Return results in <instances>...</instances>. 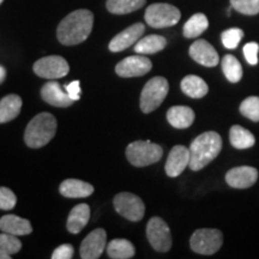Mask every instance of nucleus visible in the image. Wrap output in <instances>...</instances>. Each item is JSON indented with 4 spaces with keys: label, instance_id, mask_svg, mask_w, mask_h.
Here are the masks:
<instances>
[{
    "label": "nucleus",
    "instance_id": "nucleus-20",
    "mask_svg": "<svg viewBox=\"0 0 259 259\" xmlns=\"http://www.w3.org/2000/svg\"><path fill=\"white\" fill-rule=\"evenodd\" d=\"M0 231L14 235H28L32 232V227L28 220L16 215H5L0 219Z\"/></svg>",
    "mask_w": 259,
    "mask_h": 259
},
{
    "label": "nucleus",
    "instance_id": "nucleus-15",
    "mask_svg": "<svg viewBox=\"0 0 259 259\" xmlns=\"http://www.w3.org/2000/svg\"><path fill=\"white\" fill-rule=\"evenodd\" d=\"M145 30L144 24L142 23H136L127 29H125L124 31L119 32L116 36L112 38V41L109 42V51L111 52H121L125 51L126 48L131 47L134 44H137V41L142 37L143 32Z\"/></svg>",
    "mask_w": 259,
    "mask_h": 259
},
{
    "label": "nucleus",
    "instance_id": "nucleus-8",
    "mask_svg": "<svg viewBox=\"0 0 259 259\" xmlns=\"http://www.w3.org/2000/svg\"><path fill=\"white\" fill-rule=\"evenodd\" d=\"M113 204H114L116 212L130 221L138 222L144 218L145 206L143 200L134 193L122 192L116 194Z\"/></svg>",
    "mask_w": 259,
    "mask_h": 259
},
{
    "label": "nucleus",
    "instance_id": "nucleus-36",
    "mask_svg": "<svg viewBox=\"0 0 259 259\" xmlns=\"http://www.w3.org/2000/svg\"><path fill=\"white\" fill-rule=\"evenodd\" d=\"M74 250L72 245L70 244H64L60 245L59 247H57L54 250L53 254H52V258L53 259H71L73 257Z\"/></svg>",
    "mask_w": 259,
    "mask_h": 259
},
{
    "label": "nucleus",
    "instance_id": "nucleus-1",
    "mask_svg": "<svg viewBox=\"0 0 259 259\" xmlns=\"http://www.w3.org/2000/svg\"><path fill=\"white\" fill-rule=\"evenodd\" d=\"M94 15L89 10H77L67 15L57 29V37L66 46L82 44L93 30Z\"/></svg>",
    "mask_w": 259,
    "mask_h": 259
},
{
    "label": "nucleus",
    "instance_id": "nucleus-12",
    "mask_svg": "<svg viewBox=\"0 0 259 259\" xmlns=\"http://www.w3.org/2000/svg\"><path fill=\"white\" fill-rule=\"evenodd\" d=\"M107 241L106 231L102 228H97L90 234L85 236V239L80 245V257L83 259H97L101 257L105 250Z\"/></svg>",
    "mask_w": 259,
    "mask_h": 259
},
{
    "label": "nucleus",
    "instance_id": "nucleus-35",
    "mask_svg": "<svg viewBox=\"0 0 259 259\" xmlns=\"http://www.w3.org/2000/svg\"><path fill=\"white\" fill-rule=\"evenodd\" d=\"M258 52H259V45L257 42H248L244 47V56L245 59L250 65H257L258 64Z\"/></svg>",
    "mask_w": 259,
    "mask_h": 259
},
{
    "label": "nucleus",
    "instance_id": "nucleus-32",
    "mask_svg": "<svg viewBox=\"0 0 259 259\" xmlns=\"http://www.w3.org/2000/svg\"><path fill=\"white\" fill-rule=\"evenodd\" d=\"M244 37V31L239 28H232L225 30L221 35V40L223 46L228 50H234L239 46L241 38Z\"/></svg>",
    "mask_w": 259,
    "mask_h": 259
},
{
    "label": "nucleus",
    "instance_id": "nucleus-30",
    "mask_svg": "<svg viewBox=\"0 0 259 259\" xmlns=\"http://www.w3.org/2000/svg\"><path fill=\"white\" fill-rule=\"evenodd\" d=\"M240 113L252 121H259V97L250 96L240 105Z\"/></svg>",
    "mask_w": 259,
    "mask_h": 259
},
{
    "label": "nucleus",
    "instance_id": "nucleus-39",
    "mask_svg": "<svg viewBox=\"0 0 259 259\" xmlns=\"http://www.w3.org/2000/svg\"><path fill=\"white\" fill-rule=\"evenodd\" d=\"M11 258V254H8L5 253V252L0 251V259H10Z\"/></svg>",
    "mask_w": 259,
    "mask_h": 259
},
{
    "label": "nucleus",
    "instance_id": "nucleus-25",
    "mask_svg": "<svg viewBox=\"0 0 259 259\" xmlns=\"http://www.w3.org/2000/svg\"><path fill=\"white\" fill-rule=\"evenodd\" d=\"M107 253L113 259H130L136 253L135 246L126 239H114L107 246Z\"/></svg>",
    "mask_w": 259,
    "mask_h": 259
},
{
    "label": "nucleus",
    "instance_id": "nucleus-38",
    "mask_svg": "<svg viewBox=\"0 0 259 259\" xmlns=\"http://www.w3.org/2000/svg\"><path fill=\"white\" fill-rule=\"evenodd\" d=\"M5 77H6V70L3 66H0V84L4 82Z\"/></svg>",
    "mask_w": 259,
    "mask_h": 259
},
{
    "label": "nucleus",
    "instance_id": "nucleus-13",
    "mask_svg": "<svg viewBox=\"0 0 259 259\" xmlns=\"http://www.w3.org/2000/svg\"><path fill=\"white\" fill-rule=\"evenodd\" d=\"M258 170L254 167L240 166L227 171L226 181L233 189H248L258 180Z\"/></svg>",
    "mask_w": 259,
    "mask_h": 259
},
{
    "label": "nucleus",
    "instance_id": "nucleus-11",
    "mask_svg": "<svg viewBox=\"0 0 259 259\" xmlns=\"http://www.w3.org/2000/svg\"><path fill=\"white\" fill-rule=\"evenodd\" d=\"M153 69V63L143 56H131L125 58L115 66V72L124 78H132L147 74Z\"/></svg>",
    "mask_w": 259,
    "mask_h": 259
},
{
    "label": "nucleus",
    "instance_id": "nucleus-17",
    "mask_svg": "<svg viewBox=\"0 0 259 259\" xmlns=\"http://www.w3.org/2000/svg\"><path fill=\"white\" fill-rule=\"evenodd\" d=\"M41 96L44 101L50 103L54 107H70L74 102L71 97L67 95L66 90H64L58 82H48L42 87Z\"/></svg>",
    "mask_w": 259,
    "mask_h": 259
},
{
    "label": "nucleus",
    "instance_id": "nucleus-40",
    "mask_svg": "<svg viewBox=\"0 0 259 259\" xmlns=\"http://www.w3.org/2000/svg\"><path fill=\"white\" fill-rule=\"evenodd\" d=\"M2 3H3V0H0V4H2Z\"/></svg>",
    "mask_w": 259,
    "mask_h": 259
},
{
    "label": "nucleus",
    "instance_id": "nucleus-14",
    "mask_svg": "<svg viewBox=\"0 0 259 259\" xmlns=\"http://www.w3.org/2000/svg\"><path fill=\"white\" fill-rule=\"evenodd\" d=\"M190 164V149L184 145H176L170 150L166 162L167 176L169 178L179 177Z\"/></svg>",
    "mask_w": 259,
    "mask_h": 259
},
{
    "label": "nucleus",
    "instance_id": "nucleus-16",
    "mask_svg": "<svg viewBox=\"0 0 259 259\" xmlns=\"http://www.w3.org/2000/svg\"><path fill=\"white\" fill-rule=\"evenodd\" d=\"M190 56L196 63L206 67L216 66L220 61L218 52L205 40L193 42L190 47Z\"/></svg>",
    "mask_w": 259,
    "mask_h": 259
},
{
    "label": "nucleus",
    "instance_id": "nucleus-5",
    "mask_svg": "<svg viewBox=\"0 0 259 259\" xmlns=\"http://www.w3.org/2000/svg\"><path fill=\"white\" fill-rule=\"evenodd\" d=\"M169 92V84L164 77H154L145 84L141 94V109L143 113H151L161 106Z\"/></svg>",
    "mask_w": 259,
    "mask_h": 259
},
{
    "label": "nucleus",
    "instance_id": "nucleus-18",
    "mask_svg": "<svg viewBox=\"0 0 259 259\" xmlns=\"http://www.w3.org/2000/svg\"><path fill=\"white\" fill-rule=\"evenodd\" d=\"M59 191L67 198H85L94 193V186L78 179H67L60 184Z\"/></svg>",
    "mask_w": 259,
    "mask_h": 259
},
{
    "label": "nucleus",
    "instance_id": "nucleus-24",
    "mask_svg": "<svg viewBox=\"0 0 259 259\" xmlns=\"http://www.w3.org/2000/svg\"><path fill=\"white\" fill-rule=\"evenodd\" d=\"M166 37L161 35H149L143 38H139L135 45V52L139 54H155L166 47Z\"/></svg>",
    "mask_w": 259,
    "mask_h": 259
},
{
    "label": "nucleus",
    "instance_id": "nucleus-28",
    "mask_svg": "<svg viewBox=\"0 0 259 259\" xmlns=\"http://www.w3.org/2000/svg\"><path fill=\"white\" fill-rule=\"evenodd\" d=\"M147 0H107V9L115 15H125L143 8Z\"/></svg>",
    "mask_w": 259,
    "mask_h": 259
},
{
    "label": "nucleus",
    "instance_id": "nucleus-33",
    "mask_svg": "<svg viewBox=\"0 0 259 259\" xmlns=\"http://www.w3.org/2000/svg\"><path fill=\"white\" fill-rule=\"evenodd\" d=\"M231 5L240 14L248 16L259 14V0H231Z\"/></svg>",
    "mask_w": 259,
    "mask_h": 259
},
{
    "label": "nucleus",
    "instance_id": "nucleus-3",
    "mask_svg": "<svg viewBox=\"0 0 259 259\" xmlns=\"http://www.w3.org/2000/svg\"><path fill=\"white\" fill-rule=\"evenodd\" d=\"M57 132V119L51 113H40L32 118L25 128L24 141L29 148L45 147Z\"/></svg>",
    "mask_w": 259,
    "mask_h": 259
},
{
    "label": "nucleus",
    "instance_id": "nucleus-26",
    "mask_svg": "<svg viewBox=\"0 0 259 259\" xmlns=\"http://www.w3.org/2000/svg\"><path fill=\"white\" fill-rule=\"evenodd\" d=\"M229 141L235 149H248L255 143L254 136L240 125L232 126L229 131Z\"/></svg>",
    "mask_w": 259,
    "mask_h": 259
},
{
    "label": "nucleus",
    "instance_id": "nucleus-19",
    "mask_svg": "<svg viewBox=\"0 0 259 259\" xmlns=\"http://www.w3.org/2000/svg\"><path fill=\"white\" fill-rule=\"evenodd\" d=\"M194 112L186 106H174L168 109L167 120L173 127L184 130L190 127L194 121Z\"/></svg>",
    "mask_w": 259,
    "mask_h": 259
},
{
    "label": "nucleus",
    "instance_id": "nucleus-34",
    "mask_svg": "<svg viewBox=\"0 0 259 259\" xmlns=\"http://www.w3.org/2000/svg\"><path fill=\"white\" fill-rule=\"evenodd\" d=\"M17 197L8 187H0V209L11 210L16 206Z\"/></svg>",
    "mask_w": 259,
    "mask_h": 259
},
{
    "label": "nucleus",
    "instance_id": "nucleus-6",
    "mask_svg": "<svg viewBox=\"0 0 259 259\" xmlns=\"http://www.w3.org/2000/svg\"><path fill=\"white\" fill-rule=\"evenodd\" d=\"M223 244L222 232L219 229L203 228L196 231L191 236L190 246L198 254L211 255L216 253Z\"/></svg>",
    "mask_w": 259,
    "mask_h": 259
},
{
    "label": "nucleus",
    "instance_id": "nucleus-2",
    "mask_svg": "<svg viewBox=\"0 0 259 259\" xmlns=\"http://www.w3.org/2000/svg\"><path fill=\"white\" fill-rule=\"evenodd\" d=\"M191 169L197 171L208 166L221 153L222 138L218 132L208 131L199 135L190 145Z\"/></svg>",
    "mask_w": 259,
    "mask_h": 259
},
{
    "label": "nucleus",
    "instance_id": "nucleus-10",
    "mask_svg": "<svg viewBox=\"0 0 259 259\" xmlns=\"http://www.w3.org/2000/svg\"><path fill=\"white\" fill-rule=\"evenodd\" d=\"M34 72L41 78L58 79L63 78L70 71L67 61L63 57L50 56L37 60L34 64Z\"/></svg>",
    "mask_w": 259,
    "mask_h": 259
},
{
    "label": "nucleus",
    "instance_id": "nucleus-4",
    "mask_svg": "<svg viewBox=\"0 0 259 259\" xmlns=\"http://www.w3.org/2000/svg\"><path fill=\"white\" fill-rule=\"evenodd\" d=\"M163 155V149L150 141H136L126 148V157L135 167H145L156 163Z\"/></svg>",
    "mask_w": 259,
    "mask_h": 259
},
{
    "label": "nucleus",
    "instance_id": "nucleus-21",
    "mask_svg": "<svg viewBox=\"0 0 259 259\" xmlns=\"http://www.w3.org/2000/svg\"><path fill=\"white\" fill-rule=\"evenodd\" d=\"M90 219V208L88 204H78L70 211L67 218L66 228L72 234H78Z\"/></svg>",
    "mask_w": 259,
    "mask_h": 259
},
{
    "label": "nucleus",
    "instance_id": "nucleus-31",
    "mask_svg": "<svg viewBox=\"0 0 259 259\" xmlns=\"http://www.w3.org/2000/svg\"><path fill=\"white\" fill-rule=\"evenodd\" d=\"M22 248V242L19 241L17 235L4 233L0 234V251L8 254H15Z\"/></svg>",
    "mask_w": 259,
    "mask_h": 259
},
{
    "label": "nucleus",
    "instance_id": "nucleus-22",
    "mask_svg": "<svg viewBox=\"0 0 259 259\" xmlns=\"http://www.w3.org/2000/svg\"><path fill=\"white\" fill-rule=\"evenodd\" d=\"M181 90L185 95L192 97V99H202L208 94L209 87L208 84L204 82V79L194 74L186 76L185 78L181 80Z\"/></svg>",
    "mask_w": 259,
    "mask_h": 259
},
{
    "label": "nucleus",
    "instance_id": "nucleus-9",
    "mask_svg": "<svg viewBox=\"0 0 259 259\" xmlns=\"http://www.w3.org/2000/svg\"><path fill=\"white\" fill-rule=\"evenodd\" d=\"M147 236L154 250L157 252H168L170 250V229L161 218L150 219L147 226Z\"/></svg>",
    "mask_w": 259,
    "mask_h": 259
},
{
    "label": "nucleus",
    "instance_id": "nucleus-27",
    "mask_svg": "<svg viewBox=\"0 0 259 259\" xmlns=\"http://www.w3.org/2000/svg\"><path fill=\"white\" fill-rule=\"evenodd\" d=\"M209 27V21L205 15L196 14L184 25V36L187 38L198 37Z\"/></svg>",
    "mask_w": 259,
    "mask_h": 259
},
{
    "label": "nucleus",
    "instance_id": "nucleus-23",
    "mask_svg": "<svg viewBox=\"0 0 259 259\" xmlns=\"http://www.w3.org/2000/svg\"><path fill=\"white\" fill-rule=\"evenodd\" d=\"M22 108V99L18 95L5 96L0 101V124L14 120Z\"/></svg>",
    "mask_w": 259,
    "mask_h": 259
},
{
    "label": "nucleus",
    "instance_id": "nucleus-29",
    "mask_svg": "<svg viewBox=\"0 0 259 259\" xmlns=\"http://www.w3.org/2000/svg\"><path fill=\"white\" fill-rule=\"evenodd\" d=\"M222 70L226 78L232 83H238L242 78V67L234 56H225L222 59Z\"/></svg>",
    "mask_w": 259,
    "mask_h": 259
},
{
    "label": "nucleus",
    "instance_id": "nucleus-37",
    "mask_svg": "<svg viewBox=\"0 0 259 259\" xmlns=\"http://www.w3.org/2000/svg\"><path fill=\"white\" fill-rule=\"evenodd\" d=\"M65 90H66L67 95H69L73 101H77L80 97V87H79V80H73L69 84L65 85Z\"/></svg>",
    "mask_w": 259,
    "mask_h": 259
},
{
    "label": "nucleus",
    "instance_id": "nucleus-7",
    "mask_svg": "<svg viewBox=\"0 0 259 259\" xmlns=\"http://www.w3.org/2000/svg\"><path fill=\"white\" fill-rule=\"evenodd\" d=\"M145 22L153 28L173 27L180 21L179 9L169 4L157 3L150 5L145 11Z\"/></svg>",
    "mask_w": 259,
    "mask_h": 259
}]
</instances>
